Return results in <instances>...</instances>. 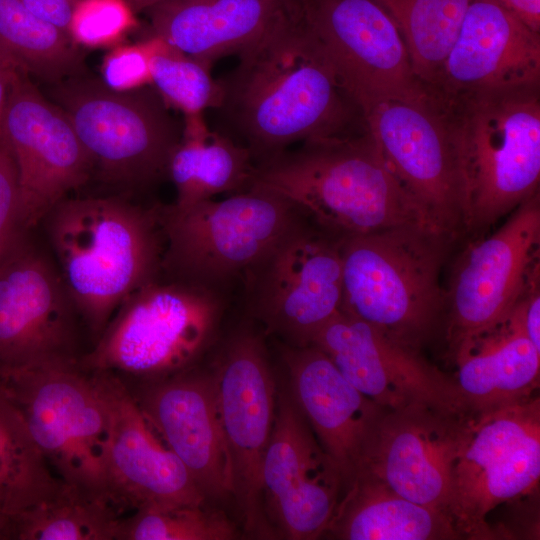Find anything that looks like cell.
I'll return each mask as SVG.
<instances>
[{
    "label": "cell",
    "mask_w": 540,
    "mask_h": 540,
    "mask_svg": "<svg viewBox=\"0 0 540 540\" xmlns=\"http://www.w3.org/2000/svg\"><path fill=\"white\" fill-rule=\"evenodd\" d=\"M227 298L160 275L124 299L80 366L122 382L190 369L216 339Z\"/></svg>",
    "instance_id": "cell-6"
},
{
    "label": "cell",
    "mask_w": 540,
    "mask_h": 540,
    "mask_svg": "<svg viewBox=\"0 0 540 540\" xmlns=\"http://www.w3.org/2000/svg\"><path fill=\"white\" fill-rule=\"evenodd\" d=\"M135 14L126 0H76L68 33L77 45L115 46L136 27Z\"/></svg>",
    "instance_id": "cell-35"
},
{
    "label": "cell",
    "mask_w": 540,
    "mask_h": 540,
    "mask_svg": "<svg viewBox=\"0 0 540 540\" xmlns=\"http://www.w3.org/2000/svg\"><path fill=\"white\" fill-rule=\"evenodd\" d=\"M55 84L56 104L67 114L103 180L145 187L168 175L182 127L152 85L115 90L80 75Z\"/></svg>",
    "instance_id": "cell-9"
},
{
    "label": "cell",
    "mask_w": 540,
    "mask_h": 540,
    "mask_svg": "<svg viewBox=\"0 0 540 540\" xmlns=\"http://www.w3.org/2000/svg\"><path fill=\"white\" fill-rule=\"evenodd\" d=\"M454 241L405 223L340 240V310L418 349L445 311L441 272Z\"/></svg>",
    "instance_id": "cell-5"
},
{
    "label": "cell",
    "mask_w": 540,
    "mask_h": 540,
    "mask_svg": "<svg viewBox=\"0 0 540 540\" xmlns=\"http://www.w3.org/2000/svg\"><path fill=\"white\" fill-rule=\"evenodd\" d=\"M26 237L20 217L17 168L7 146L0 142V262Z\"/></svg>",
    "instance_id": "cell-36"
},
{
    "label": "cell",
    "mask_w": 540,
    "mask_h": 540,
    "mask_svg": "<svg viewBox=\"0 0 540 540\" xmlns=\"http://www.w3.org/2000/svg\"><path fill=\"white\" fill-rule=\"evenodd\" d=\"M80 326L62 277L25 237L0 262V380L80 364Z\"/></svg>",
    "instance_id": "cell-15"
},
{
    "label": "cell",
    "mask_w": 540,
    "mask_h": 540,
    "mask_svg": "<svg viewBox=\"0 0 540 540\" xmlns=\"http://www.w3.org/2000/svg\"><path fill=\"white\" fill-rule=\"evenodd\" d=\"M237 56L236 67L219 78L217 110L225 134L250 151L254 164L297 143L365 130L300 0Z\"/></svg>",
    "instance_id": "cell-1"
},
{
    "label": "cell",
    "mask_w": 540,
    "mask_h": 540,
    "mask_svg": "<svg viewBox=\"0 0 540 540\" xmlns=\"http://www.w3.org/2000/svg\"><path fill=\"white\" fill-rule=\"evenodd\" d=\"M102 81L115 90H132L152 85L150 53L145 40L115 45L105 56Z\"/></svg>",
    "instance_id": "cell-37"
},
{
    "label": "cell",
    "mask_w": 540,
    "mask_h": 540,
    "mask_svg": "<svg viewBox=\"0 0 540 540\" xmlns=\"http://www.w3.org/2000/svg\"><path fill=\"white\" fill-rule=\"evenodd\" d=\"M144 40L150 53L152 86L168 107L192 115L221 106L223 88L220 79L211 76V66L151 32Z\"/></svg>",
    "instance_id": "cell-33"
},
{
    "label": "cell",
    "mask_w": 540,
    "mask_h": 540,
    "mask_svg": "<svg viewBox=\"0 0 540 540\" xmlns=\"http://www.w3.org/2000/svg\"><path fill=\"white\" fill-rule=\"evenodd\" d=\"M89 372L109 415L108 475L114 507L125 515L144 506L209 502L119 378Z\"/></svg>",
    "instance_id": "cell-22"
},
{
    "label": "cell",
    "mask_w": 540,
    "mask_h": 540,
    "mask_svg": "<svg viewBox=\"0 0 540 540\" xmlns=\"http://www.w3.org/2000/svg\"><path fill=\"white\" fill-rule=\"evenodd\" d=\"M298 0H162L144 12L151 33L212 67L256 41Z\"/></svg>",
    "instance_id": "cell-26"
},
{
    "label": "cell",
    "mask_w": 540,
    "mask_h": 540,
    "mask_svg": "<svg viewBox=\"0 0 540 540\" xmlns=\"http://www.w3.org/2000/svg\"><path fill=\"white\" fill-rule=\"evenodd\" d=\"M525 25L540 32V0H493Z\"/></svg>",
    "instance_id": "cell-39"
},
{
    "label": "cell",
    "mask_w": 540,
    "mask_h": 540,
    "mask_svg": "<svg viewBox=\"0 0 540 540\" xmlns=\"http://www.w3.org/2000/svg\"><path fill=\"white\" fill-rule=\"evenodd\" d=\"M39 18L68 32V26L76 0H19ZM69 34V33H68Z\"/></svg>",
    "instance_id": "cell-38"
},
{
    "label": "cell",
    "mask_w": 540,
    "mask_h": 540,
    "mask_svg": "<svg viewBox=\"0 0 540 540\" xmlns=\"http://www.w3.org/2000/svg\"><path fill=\"white\" fill-rule=\"evenodd\" d=\"M404 40L412 70L431 93L472 0H375Z\"/></svg>",
    "instance_id": "cell-30"
},
{
    "label": "cell",
    "mask_w": 540,
    "mask_h": 540,
    "mask_svg": "<svg viewBox=\"0 0 540 540\" xmlns=\"http://www.w3.org/2000/svg\"><path fill=\"white\" fill-rule=\"evenodd\" d=\"M539 249L538 191L495 232L470 243L455 262L445 289L451 351L510 313L539 273Z\"/></svg>",
    "instance_id": "cell-16"
},
{
    "label": "cell",
    "mask_w": 540,
    "mask_h": 540,
    "mask_svg": "<svg viewBox=\"0 0 540 540\" xmlns=\"http://www.w3.org/2000/svg\"><path fill=\"white\" fill-rule=\"evenodd\" d=\"M340 240L310 219L280 238L243 275L247 318L282 344L311 345L341 308Z\"/></svg>",
    "instance_id": "cell-10"
},
{
    "label": "cell",
    "mask_w": 540,
    "mask_h": 540,
    "mask_svg": "<svg viewBox=\"0 0 540 540\" xmlns=\"http://www.w3.org/2000/svg\"><path fill=\"white\" fill-rule=\"evenodd\" d=\"M229 460L230 498L250 536L274 538L262 496V464L275 417L277 389L267 348L253 321L231 332L213 371Z\"/></svg>",
    "instance_id": "cell-11"
},
{
    "label": "cell",
    "mask_w": 540,
    "mask_h": 540,
    "mask_svg": "<svg viewBox=\"0 0 540 540\" xmlns=\"http://www.w3.org/2000/svg\"><path fill=\"white\" fill-rule=\"evenodd\" d=\"M122 383L205 498L212 502L230 497L213 372L194 366L159 379Z\"/></svg>",
    "instance_id": "cell-21"
},
{
    "label": "cell",
    "mask_w": 540,
    "mask_h": 540,
    "mask_svg": "<svg viewBox=\"0 0 540 540\" xmlns=\"http://www.w3.org/2000/svg\"><path fill=\"white\" fill-rule=\"evenodd\" d=\"M0 383L54 474L114 507L108 475L109 415L92 373L79 364L54 365Z\"/></svg>",
    "instance_id": "cell-8"
},
{
    "label": "cell",
    "mask_w": 540,
    "mask_h": 540,
    "mask_svg": "<svg viewBox=\"0 0 540 540\" xmlns=\"http://www.w3.org/2000/svg\"><path fill=\"white\" fill-rule=\"evenodd\" d=\"M59 483L0 383V540L15 516L46 499Z\"/></svg>",
    "instance_id": "cell-29"
},
{
    "label": "cell",
    "mask_w": 540,
    "mask_h": 540,
    "mask_svg": "<svg viewBox=\"0 0 540 540\" xmlns=\"http://www.w3.org/2000/svg\"><path fill=\"white\" fill-rule=\"evenodd\" d=\"M261 480L264 511L275 536L311 540L324 535L342 494V479L288 387L277 390Z\"/></svg>",
    "instance_id": "cell-18"
},
{
    "label": "cell",
    "mask_w": 540,
    "mask_h": 540,
    "mask_svg": "<svg viewBox=\"0 0 540 540\" xmlns=\"http://www.w3.org/2000/svg\"><path fill=\"white\" fill-rule=\"evenodd\" d=\"M238 535L226 514L205 502L135 509L120 517L114 540H231Z\"/></svg>",
    "instance_id": "cell-34"
},
{
    "label": "cell",
    "mask_w": 540,
    "mask_h": 540,
    "mask_svg": "<svg viewBox=\"0 0 540 540\" xmlns=\"http://www.w3.org/2000/svg\"><path fill=\"white\" fill-rule=\"evenodd\" d=\"M289 390L322 449L336 466L342 492L363 469L387 409L353 386L315 345L281 343Z\"/></svg>",
    "instance_id": "cell-23"
},
{
    "label": "cell",
    "mask_w": 540,
    "mask_h": 540,
    "mask_svg": "<svg viewBox=\"0 0 540 540\" xmlns=\"http://www.w3.org/2000/svg\"><path fill=\"white\" fill-rule=\"evenodd\" d=\"M28 75L23 67L14 74L1 127V141L17 168L26 231L85 184L94 168L67 114L46 99Z\"/></svg>",
    "instance_id": "cell-17"
},
{
    "label": "cell",
    "mask_w": 540,
    "mask_h": 540,
    "mask_svg": "<svg viewBox=\"0 0 540 540\" xmlns=\"http://www.w3.org/2000/svg\"><path fill=\"white\" fill-rule=\"evenodd\" d=\"M450 124L467 193L465 232L479 236L540 181V84L436 97Z\"/></svg>",
    "instance_id": "cell-4"
},
{
    "label": "cell",
    "mask_w": 540,
    "mask_h": 540,
    "mask_svg": "<svg viewBox=\"0 0 540 540\" xmlns=\"http://www.w3.org/2000/svg\"><path fill=\"white\" fill-rule=\"evenodd\" d=\"M540 84V32L493 0H472L433 97Z\"/></svg>",
    "instance_id": "cell-24"
},
{
    "label": "cell",
    "mask_w": 540,
    "mask_h": 540,
    "mask_svg": "<svg viewBox=\"0 0 540 540\" xmlns=\"http://www.w3.org/2000/svg\"><path fill=\"white\" fill-rule=\"evenodd\" d=\"M159 216L163 275L225 296L280 238L308 219L290 200L256 184L222 200L159 206Z\"/></svg>",
    "instance_id": "cell-7"
},
{
    "label": "cell",
    "mask_w": 540,
    "mask_h": 540,
    "mask_svg": "<svg viewBox=\"0 0 540 540\" xmlns=\"http://www.w3.org/2000/svg\"><path fill=\"white\" fill-rule=\"evenodd\" d=\"M324 535L342 540L462 539L448 514L404 498L367 470L342 492Z\"/></svg>",
    "instance_id": "cell-27"
},
{
    "label": "cell",
    "mask_w": 540,
    "mask_h": 540,
    "mask_svg": "<svg viewBox=\"0 0 540 540\" xmlns=\"http://www.w3.org/2000/svg\"><path fill=\"white\" fill-rule=\"evenodd\" d=\"M321 349L360 392L387 410L428 402L457 410L463 403L454 380L414 349L343 311L317 333Z\"/></svg>",
    "instance_id": "cell-20"
},
{
    "label": "cell",
    "mask_w": 540,
    "mask_h": 540,
    "mask_svg": "<svg viewBox=\"0 0 540 540\" xmlns=\"http://www.w3.org/2000/svg\"><path fill=\"white\" fill-rule=\"evenodd\" d=\"M22 67L15 57L0 43V142L1 127L8 91L14 74Z\"/></svg>",
    "instance_id": "cell-40"
},
{
    "label": "cell",
    "mask_w": 540,
    "mask_h": 540,
    "mask_svg": "<svg viewBox=\"0 0 540 540\" xmlns=\"http://www.w3.org/2000/svg\"><path fill=\"white\" fill-rule=\"evenodd\" d=\"M474 415L428 402L386 410L362 470L404 498L448 514L455 466Z\"/></svg>",
    "instance_id": "cell-19"
},
{
    "label": "cell",
    "mask_w": 540,
    "mask_h": 540,
    "mask_svg": "<svg viewBox=\"0 0 540 540\" xmlns=\"http://www.w3.org/2000/svg\"><path fill=\"white\" fill-rule=\"evenodd\" d=\"M254 169L250 151L229 135L210 130L203 113L184 115L168 166L177 194L173 205L185 208L219 194L245 191Z\"/></svg>",
    "instance_id": "cell-28"
},
{
    "label": "cell",
    "mask_w": 540,
    "mask_h": 540,
    "mask_svg": "<svg viewBox=\"0 0 540 540\" xmlns=\"http://www.w3.org/2000/svg\"><path fill=\"white\" fill-rule=\"evenodd\" d=\"M0 43L29 74L49 82L83 71L82 56L68 32L39 18L19 0H0Z\"/></svg>",
    "instance_id": "cell-32"
},
{
    "label": "cell",
    "mask_w": 540,
    "mask_h": 540,
    "mask_svg": "<svg viewBox=\"0 0 540 540\" xmlns=\"http://www.w3.org/2000/svg\"><path fill=\"white\" fill-rule=\"evenodd\" d=\"M44 219L62 280L94 344L124 299L162 273L159 206L64 198Z\"/></svg>",
    "instance_id": "cell-2"
},
{
    "label": "cell",
    "mask_w": 540,
    "mask_h": 540,
    "mask_svg": "<svg viewBox=\"0 0 540 540\" xmlns=\"http://www.w3.org/2000/svg\"><path fill=\"white\" fill-rule=\"evenodd\" d=\"M253 184L287 198L339 239L405 223L425 224L366 129L308 140L257 163Z\"/></svg>",
    "instance_id": "cell-3"
},
{
    "label": "cell",
    "mask_w": 540,
    "mask_h": 540,
    "mask_svg": "<svg viewBox=\"0 0 540 540\" xmlns=\"http://www.w3.org/2000/svg\"><path fill=\"white\" fill-rule=\"evenodd\" d=\"M363 117L423 222L453 240L465 232L467 193L460 156L436 99L382 102Z\"/></svg>",
    "instance_id": "cell-13"
},
{
    "label": "cell",
    "mask_w": 540,
    "mask_h": 540,
    "mask_svg": "<svg viewBox=\"0 0 540 540\" xmlns=\"http://www.w3.org/2000/svg\"><path fill=\"white\" fill-rule=\"evenodd\" d=\"M300 4L305 21L363 116L382 102L432 99L412 70L399 29L375 0H300Z\"/></svg>",
    "instance_id": "cell-14"
},
{
    "label": "cell",
    "mask_w": 540,
    "mask_h": 540,
    "mask_svg": "<svg viewBox=\"0 0 540 540\" xmlns=\"http://www.w3.org/2000/svg\"><path fill=\"white\" fill-rule=\"evenodd\" d=\"M539 478V396L475 412L455 466L448 508L461 538H495L488 514L533 492Z\"/></svg>",
    "instance_id": "cell-12"
},
{
    "label": "cell",
    "mask_w": 540,
    "mask_h": 540,
    "mask_svg": "<svg viewBox=\"0 0 540 540\" xmlns=\"http://www.w3.org/2000/svg\"><path fill=\"white\" fill-rule=\"evenodd\" d=\"M122 516L60 480L51 495L11 520L5 540H114Z\"/></svg>",
    "instance_id": "cell-31"
},
{
    "label": "cell",
    "mask_w": 540,
    "mask_h": 540,
    "mask_svg": "<svg viewBox=\"0 0 540 540\" xmlns=\"http://www.w3.org/2000/svg\"><path fill=\"white\" fill-rule=\"evenodd\" d=\"M135 13L144 12L152 5L162 0H126Z\"/></svg>",
    "instance_id": "cell-41"
},
{
    "label": "cell",
    "mask_w": 540,
    "mask_h": 540,
    "mask_svg": "<svg viewBox=\"0 0 540 540\" xmlns=\"http://www.w3.org/2000/svg\"><path fill=\"white\" fill-rule=\"evenodd\" d=\"M452 353L457 366L452 378L473 412L536 394L540 351L526 333L521 298L505 318L462 341Z\"/></svg>",
    "instance_id": "cell-25"
}]
</instances>
